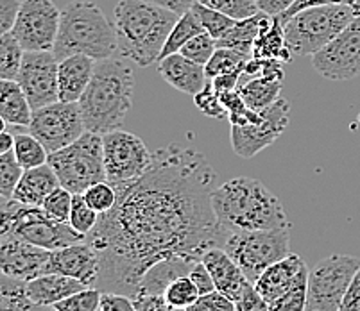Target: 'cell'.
<instances>
[{
  "label": "cell",
  "mask_w": 360,
  "mask_h": 311,
  "mask_svg": "<svg viewBox=\"0 0 360 311\" xmlns=\"http://www.w3.org/2000/svg\"><path fill=\"white\" fill-rule=\"evenodd\" d=\"M215 170L192 147H162L139 179L117 185V202L86 237L99 256L96 288L135 297L150 267L167 260L199 261L222 247L228 231L212 206Z\"/></svg>",
  "instance_id": "cell-1"
},
{
  "label": "cell",
  "mask_w": 360,
  "mask_h": 311,
  "mask_svg": "<svg viewBox=\"0 0 360 311\" xmlns=\"http://www.w3.org/2000/svg\"><path fill=\"white\" fill-rule=\"evenodd\" d=\"M235 304H237V311H271L269 303L255 290V284H251Z\"/></svg>",
  "instance_id": "cell-52"
},
{
  "label": "cell",
  "mask_w": 360,
  "mask_h": 311,
  "mask_svg": "<svg viewBox=\"0 0 360 311\" xmlns=\"http://www.w3.org/2000/svg\"><path fill=\"white\" fill-rule=\"evenodd\" d=\"M339 311H360V270L356 272L352 284L346 290Z\"/></svg>",
  "instance_id": "cell-53"
},
{
  "label": "cell",
  "mask_w": 360,
  "mask_h": 311,
  "mask_svg": "<svg viewBox=\"0 0 360 311\" xmlns=\"http://www.w3.org/2000/svg\"><path fill=\"white\" fill-rule=\"evenodd\" d=\"M20 0H0V34L11 32L18 13H20Z\"/></svg>",
  "instance_id": "cell-50"
},
{
  "label": "cell",
  "mask_w": 360,
  "mask_h": 311,
  "mask_svg": "<svg viewBox=\"0 0 360 311\" xmlns=\"http://www.w3.org/2000/svg\"><path fill=\"white\" fill-rule=\"evenodd\" d=\"M201 261L206 265V268L210 270L212 277H214L215 288H217L221 293H224L226 297H230L231 300H235V303H237V300L244 296L245 290L253 284L250 283L248 277H245L244 270L235 263L233 258H231L222 247L208 249V251L202 254Z\"/></svg>",
  "instance_id": "cell-19"
},
{
  "label": "cell",
  "mask_w": 360,
  "mask_h": 311,
  "mask_svg": "<svg viewBox=\"0 0 360 311\" xmlns=\"http://www.w3.org/2000/svg\"><path fill=\"white\" fill-rule=\"evenodd\" d=\"M24 168L16 159L15 152H6L0 154V195L2 201H9L13 199L16 185L20 181Z\"/></svg>",
  "instance_id": "cell-38"
},
{
  "label": "cell",
  "mask_w": 360,
  "mask_h": 311,
  "mask_svg": "<svg viewBox=\"0 0 360 311\" xmlns=\"http://www.w3.org/2000/svg\"><path fill=\"white\" fill-rule=\"evenodd\" d=\"M188 276H191V279L194 281V284L198 286V290L201 296H208V293H212V291L217 290V288H215L214 277H212L210 270L206 268V265L202 263L201 260H199L198 263L192 267V270Z\"/></svg>",
  "instance_id": "cell-51"
},
{
  "label": "cell",
  "mask_w": 360,
  "mask_h": 311,
  "mask_svg": "<svg viewBox=\"0 0 360 311\" xmlns=\"http://www.w3.org/2000/svg\"><path fill=\"white\" fill-rule=\"evenodd\" d=\"M242 70H244V68H242ZM242 70H237V72H231V74H224V75H219V77H214V79H212V84H214L215 91L221 95V93H224V91L237 90L238 79H240Z\"/></svg>",
  "instance_id": "cell-54"
},
{
  "label": "cell",
  "mask_w": 360,
  "mask_h": 311,
  "mask_svg": "<svg viewBox=\"0 0 360 311\" xmlns=\"http://www.w3.org/2000/svg\"><path fill=\"white\" fill-rule=\"evenodd\" d=\"M158 72L167 84L192 97L208 84L205 65L188 60L181 52L162 58L158 61Z\"/></svg>",
  "instance_id": "cell-20"
},
{
  "label": "cell",
  "mask_w": 360,
  "mask_h": 311,
  "mask_svg": "<svg viewBox=\"0 0 360 311\" xmlns=\"http://www.w3.org/2000/svg\"><path fill=\"white\" fill-rule=\"evenodd\" d=\"M198 261L183 260V258H176V260H167L162 263H156L155 267H150L147 274L143 276L142 283H140L136 296H163L170 283L181 276H188L192 267ZM133 297V299H135Z\"/></svg>",
  "instance_id": "cell-26"
},
{
  "label": "cell",
  "mask_w": 360,
  "mask_h": 311,
  "mask_svg": "<svg viewBox=\"0 0 360 311\" xmlns=\"http://www.w3.org/2000/svg\"><path fill=\"white\" fill-rule=\"evenodd\" d=\"M195 2L208 6L215 11L224 13L235 20H244V18H250L260 11L255 0H195Z\"/></svg>",
  "instance_id": "cell-42"
},
{
  "label": "cell",
  "mask_w": 360,
  "mask_h": 311,
  "mask_svg": "<svg viewBox=\"0 0 360 311\" xmlns=\"http://www.w3.org/2000/svg\"><path fill=\"white\" fill-rule=\"evenodd\" d=\"M84 288L90 286L81 283L79 279L61 276V274H44V276H38L34 279L27 281L29 297L36 304L49 307H54V304L74 296L77 291L84 290Z\"/></svg>",
  "instance_id": "cell-24"
},
{
  "label": "cell",
  "mask_w": 360,
  "mask_h": 311,
  "mask_svg": "<svg viewBox=\"0 0 360 311\" xmlns=\"http://www.w3.org/2000/svg\"><path fill=\"white\" fill-rule=\"evenodd\" d=\"M29 133L44 143L49 154L65 149L86 133L79 102L58 100L34 110L29 124Z\"/></svg>",
  "instance_id": "cell-11"
},
{
  "label": "cell",
  "mask_w": 360,
  "mask_h": 311,
  "mask_svg": "<svg viewBox=\"0 0 360 311\" xmlns=\"http://www.w3.org/2000/svg\"><path fill=\"white\" fill-rule=\"evenodd\" d=\"M202 31H205V29H202L201 22L198 20V16L194 15L192 9L183 13V15L179 16V20L176 22L174 27H172V31H170L169 38H167V44L165 47H163L160 60H162V58H167V55L170 54H178L194 36L201 34Z\"/></svg>",
  "instance_id": "cell-31"
},
{
  "label": "cell",
  "mask_w": 360,
  "mask_h": 311,
  "mask_svg": "<svg viewBox=\"0 0 360 311\" xmlns=\"http://www.w3.org/2000/svg\"><path fill=\"white\" fill-rule=\"evenodd\" d=\"M13 152H15L16 159H18L24 170L36 168V166L49 163V150L31 133L15 134V149H13Z\"/></svg>",
  "instance_id": "cell-32"
},
{
  "label": "cell",
  "mask_w": 360,
  "mask_h": 311,
  "mask_svg": "<svg viewBox=\"0 0 360 311\" xmlns=\"http://www.w3.org/2000/svg\"><path fill=\"white\" fill-rule=\"evenodd\" d=\"M319 6H355V0H296V2H294L283 15L278 16V18L285 24L290 16H294L296 13L309 8H319Z\"/></svg>",
  "instance_id": "cell-47"
},
{
  "label": "cell",
  "mask_w": 360,
  "mask_h": 311,
  "mask_svg": "<svg viewBox=\"0 0 360 311\" xmlns=\"http://www.w3.org/2000/svg\"><path fill=\"white\" fill-rule=\"evenodd\" d=\"M179 16L146 0H119L113 11V27L120 58L139 67H149L158 61Z\"/></svg>",
  "instance_id": "cell-3"
},
{
  "label": "cell",
  "mask_w": 360,
  "mask_h": 311,
  "mask_svg": "<svg viewBox=\"0 0 360 311\" xmlns=\"http://www.w3.org/2000/svg\"><path fill=\"white\" fill-rule=\"evenodd\" d=\"M2 238H20L47 251L86 240L70 224L49 217L41 206H29L15 199L2 201Z\"/></svg>",
  "instance_id": "cell-6"
},
{
  "label": "cell",
  "mask_w": 360,
  "mask_h": 311,
  "mask_svg": "<svg viewBox=\"0 0 360 311\" xmlns=\"http://www.w3.org/2000/svg\"><path fill=\"white\" fill-rule=\"evenodd\" d=\"M96 63V60H91V58L83 54L68 55V58L60 61V68H58L60 100H63V102H79L88 84H90L91 77H94Z\"/></svg>",
  "instance_id": "cell-21"
},
{
  "label": "cell",
  "mask_w": 360,
  "mask_h": 311,
  "mask_svg": "<svg viewBox=\"0 0 360 311\" xmlns=\"http://www.w3.org/2000/svg\"><path fill=\"white\" fill-rule=\"evenodd\" d=\"M296 0H257L258 9L271 16H280L294 4Z\"/></svg>",
  "instance_id": "cell-55"
},
{
  "label": "cell",
  "mask_w": 360,
  "mask_h": 311,
  "mask_svg": "<svg viewBox=\"0 0 360 311\" xmlns=\"http://www.w3.org/2000/svg\"><path fill=\"white\" fill-rule=\"evenodd\" d=\"M103 143L108 183L113 186L135 181L149 168L153 152L136 134L122 129L111 131L103 134Z\"/></svg>",
  "instance_id": "cell-12"
},
{
  "label": "cell",
  "mask_w": 360,
  "mask_h": 311,
  "mask_svg": "<svg viewBox=\"0 0 360 311\" xmlns=\"http://www.w3.org/2000/svg\"><path fill=\"white\" fill-rule=\"evenodd\" d=\"M353 8H355L356 15H360V0H355V6H353Z\"/></svg>",
  "instance_id": "cell-58"
},
{
  "label": "cell",
  "mask_w": 360,
  "mask_h": 311,
  "mask_svg": "<svg viewBox=\"0 0 360 311\" xmlns=\"http://www.w3.org/2000/svg\"><path fill=\"white\" fill-rule=\"evenodd\" d=\"M101 296L103 291L99 288H84L74 296L60 300L54 304L56 311H99L101 310Z\"/></svg>",
  "instance_id": "cell-41"
},
{
  "label": "cell",
  "mask_w": 360,
  "mask_h": 311,
  "mask_svg": "<svg viewBox=\"0 0 360 311\" xmlns=\"http://www.w3.org/2000/svg\"><path fill=\"white\" fill-rule=\"evenodd\" d=\"M49 165L60 178L61 186L74 195L84 193L97 183L108 181L103 136L86 131L68 147L49 154Z\"/></svg>",
  "instance_id": "cell-8"
},
{
  "label": "cell",
  "mask_w": 360,
  "mask_h": 311,
  "mask_svg": "<svg viewBox=\"0 0 360 311\" xmlns=\"http://www.w3.org/2000/svg\"><path fill=\"white\" fill-rule=\"evenodd\" d=\"M99 215L101 213H97L96 209L88 204L83 193H75L74 201H72L70 220H68V224L75 231L83 234V237H88L97 225V222H99Z\"/></svg>",
  "instance_id": "cell-37"
},
{
  "label": "cell",
  "mask_w": 360,
  "mask_h": 311,
  "mask_svg": "<svg viewBox=\"0 0 360 311\" xmlns=\"http://www.w3.org/2000/svg\"><path fill=\"white\" fill-rule=\"evenodd\" d=\"M309 267L300 272L296 283L281 297L269 303L271 311H307L309 306Z\"/></svg>",
  "instance_id": "cell-33"
},
{
  "label": "cell",
  "mask_w": 360,
  "mask_h": 311,
  "mask_svg": "<svg viewBox=\"0 0 360 311\" xmlns=\"http://www.w3.org/2000/svg\"><path fill=\"white\" fill-rule=\"evenodd\" d=\"M250 283H257L271 265L290 254V227L267 231H228L224 245Z\"/></svg>",
  "instance_id": "cell-9"
},
{
  "label": "cell",
  "mask_w": 360,
  "mask_h": 311,
  "mask_svg": "<svg viewBox=\"0 0 360 311\" xmlns=\"http://www.w3.org/2000/svg\"><path fill=\"white\" fill-rule=\"evenodd\" d=\"M255 2H257V0H255Z\"/></svg>",
  "instance_id": "cell-60"
},
{
  "label": "cell",
  "mask_w": 360,
  "mask_h": 311,
  "mask_svg": "<svg viewBox=\"0 0 360 311\" xmlns=\"http://www.w3.org/2000/svg\"><path fill=\"white\" fill-rule=\"evenodd\" d=\"M191 9L194 11V15L198 16V20L201 22L202 29H205L210 36H214L215 40H221L222 36L237 24V20L231 18V16L224 15V13L221 11H215V9L208 8V6L205 4H199V2H194Z\"/></svg>",
  "instance_id": "cell-35"
},
{
  "label": "cell",
  "mask_w": 360,
  "mask_h": 311,
  "mask_svg": "<svg viewBox=\"0 0 360 311\" xmlns=\"http://www.w3.org/2000/svg\"><path fill=\"white\" fill-rule=\"evenodd\" d=\"M58 186H61L60 178L56 176L54 168L45 163L36 168L24 170L13 193V199L29 206H41Z\"/></svg>",
  "instance_id": "cell-23"
},
{
  "label": "cell",
  "mask_w": 360,
  "mask_h": 311,
  "mask_svg": "<svg viewBox=\"0 0 360 311\" xmlns=\"http://www.w3.org/2000/svg\"><path fill=\"white\" fill-rule=\"evenodd\" d=\"M45 274H61L79 279L86 286L96 288L97 276H99V256L86 240L51 251Z\"/></svg>",
  "instance_id": "cell-18"
},
{
  "label": "cell",
  "mask_w": 360,
  "mask_h": 311,
  "mask_svg": "<svg viewBox=\"0 0 360 311\" xmlns=\"http://www.w3.org/2000/svg\"><path fill=\"white\" fill-rule=\"evenodd\" d=\"M305 267L307 263L303 261V258L290 252L289 256H285L283 260L271 265V267L258 277L257 283H255V290H257L267 303H273V300H276L278 297L283 296V293L296 283L300 272Z\"/></svg>",
  "instance_id": "cell-22"
},
{
  "label": "cell",
  "mask_w": 360,
  "mask_h": 311,
  "mask_svg": "<svg viewBox=\"0 0 360 311\" xmlns=\"http://www.w3.org/2000/svg\"><path fill=\"white\" fill-rule=\"evenodd\" d=\"M51 251L32 245L20 238H2L0 245V268L4 276L13 279L31 281L47 272Z\"/></svg>",
  "instance_id": "cell-17"
},
{
  "label": "cell",
  "mask_w": 360,
  "mask_h": 311,
  "mask_svg": "<svg viewBox=\"0 0 360 311\" xmlns=\"http://www.w3.org/2000/svg\"><path fill=\"white\" fill-rule=\"evenodd\" d=\"M312 65L325 79L352 81L360 75V15L330 41L325 48L312 55Z\"/></svg>",
  "instance_id": "cell-15"
},
{
  "label": "cell",
  "mask_w": 360,
  "mask_h": 311,
  "mask_svg": "<svg viewBox=\"0 0 360 311\" xmlns=\"http://www.w3.org/2000/svg\"><path fill=\"white\" fill-rule=\"evenodd\" d=\"M133 90L135 75L126 61H97L94 77L79 99L86 131L103 136L120 129L133 106Z\"/></svg>",
  "instance_id": "cell-4"
},
{
  "label": "cell",
  "mask_w": 360,
  "mask_h": 311,
  "mask_svg": "<svg viewBox=\"0 0 360 311\" xmlns=\"http://www.w3.org/2000/svg\"><path fill=\"white\" fill-rule=\"evenodd\" d=\"M15 149V136L9 131H2L0 134V154L11 152Z\"/></svg>",
  "instance_id": "cell-57"
},
{
  "label": "cell",
  "mask_w": 360,
  "mask_h": 311,
  "mask_svg": "<svg viewBox=\"0 0 360 311\" xmlns=\"http://www.w3.org/2000/svg\"><path fill=\"white\" fill-rule=\"evenodd\" d=\"M217 51V40H215L214 36H210L206 31H202L201 34L194 36L185 47L181 48V54L188 60L195 61L199 65H205L212 60V55L215 54Z\"/></svg>",
  "instance_id": "cell-43"
},
{
  "label": "cell",
  "mask_w": 360,
  "mask_h": 311,
  "mask_svg": "<svg viewBox=\"0 0 360 311\" xmlns=\"http://www.w3.org/2000/svg\"><path fill=\"white\" fill-rule=\"evenodd\" d=\"M186 311H237V304L230 297H226L219 290L212 291L208 296H201L195 304L186 307Z\"/></svg>",
  "instance_id": "cell-46"
},
{
  "label": "cell",
  "mask_w": 360,
  "mask_h": 311,
  "mask_svg": "<svg viewBox=\"0 0 360 311\" xmlns=\"http://www.w3.org/2000/svg\"><path fill=\"white\" fill-rule=\"evenodd\" d=\"M58 68L60 61L52 51H29L24 54L16 81L27 95L32 111L60 100Z\"/></svg>",
  "instance_id": "cell-16"
},
{
  "label": "cell",
  "mask_w": 360,
  "mask_h": 311,
  "mask_svg": "<svg viewBox=\"0 0 360 311\" xmlns=\"http://www.w3.org/2000/svg\"><path fill=\"white\" fill-rule=\"evenodd\" d=\"M52 311H56V310H52Z\"/></svg>",
  "instance_id": "cell-59"
},
{
  "label": "cell",
  "mask_w": 360,
  "mask_h": 311,
  "mask_svg": "<svg viewBox=\"0 0 360 311\" xmlns=\"http://www.w3.org/2000/svg\"><path fill=\"white\" fill-rule=\"evenodd\" d=\"M133 300L136 311H186V307L172 306L165 296H139Z\"/></svg>",
  "instance_id": "cell-49"
},
{
  "label": "cell",
  "mask_w": 360,
  "mask_h": 311,
  "mask_svg": "<svg viewBox=\"0 0 360 311\" xmlns=\"http://www.w3.org/2000/svg\"><path fill=\"white\" fill-rule=\"evenodd\" d=\"M24 47L11 32L0 36V79L16 81L24 61Z\"/></svg>",
  "instance_id": "cell-34"
},
{
  "label": "cell",
  "mask_w": 360,
  "mask_h": 311,
  "mask_svg": "<svg viewBox=\"0 0 360 311\" xmlns=\"http://www.w3.org/2000/svg\"><path fill=\"white\" fill-rule=\"evenodd\" d=\"M292 52L287 47L285 41V24L274 16L269 27H265L255 41L253 58H264V60H280L289 63L292 60Z\"/></svg>",
  "instance_id": "cell-28"
},
{
  "label": "cell",
  "mask_w": 360,
  "mask_h": 311,
  "mask_svg": "<svg viewBox=\"0 0 360 311\" xmlns=\"http://www.w3.org/2000/svg\"><path fill=\"white\" fill-rule=\"evenodd\" d=\"M99 311H101V310H99Z\"/></svg>",
  "instance_id": "cell-61"
},
{
  "label": "cell",
  "mask_w": 360,
  "mask_h": 311,
  "mask_svg": "<svg viewBox=\"0 0 360 311\" xmlns=\"http://www.w3.org/2000/svg\"><path fill=\"white\" fill-rule=\"evenodd\" d=\"M248 61H250V58H245V55L238 54V52L231 51V48L217 47L215 54L212 55V60L206 63V75H208V79H214V77H219V75L242 70Z\"/></svg>",
  "instance_id": "cell-36"
},
{
  "label": "cell",
  "mask_w": 360,
  "mask_h": 311,
  "mask_svg": "<svg viewBox=\"0 0 360 311\" xmlns=\"http://www.w3.org/2000/svg\"><path fill=\"white\" fill-rule=\"evenodd\" d=\"M212 206L226 231L290 227L280 199L255 178H235L212 192Z\"/></svg>",
  "instance_id": "cell-2"
},
{
  "label": "cell",
  "mask_w": 360,
  "mask_h": 311,
  "mask_svg": "<svg viewBox=\"0 0 360 311\" xmlns=\"http://www.w3.org/2000/svg\"><path fill=\"white\" fill-rule=\"evenodd\" d=\"M54 307L40 306L29 297L27 283L4 276L0 279V311H52Z\"/></svg>",
  "instance_id": "cell-29"
},
{
  "label": "cell",
  "mask_w": 360,
  "mask_h": 311,
  "mask_svg": "<svg viewBox=\"0 0 360 311\" xmlns=\"http://www.w3.org/2000/svg\"><path fill=\"white\" fill-rule=\"evenodd\" d=\"M0 119L18 127L31 124L32 107L18 81H0Z\"/></svg>",
  "instance_id": "cell-27"
},
{
  "label": "cell",
  "mask_w": 360,
  "mask_h": 311,
  "mask_svg": "<svg viewBox=\"0 0 360 311\" xmlns=\"http://www.w3.org/2000/svg\"><path fill=\"white\" fill-rule=\"evenodd\" d=\"M356 16L353 6H319L285 22V41L294 55H314L325 48Z\"/></svg>",
  "instance_id": "cell-7"
},
{
  "label": "cell",
  "mask_w": 360,
  "mask_h": 311,
  "mask_svg": "<svg viewBox=\"0 0 360 311\" xmlns=\"http://www.w3.org/2000/svg\"><path fill=\"white\" fill-rule=\"evenodd\" d=\"M360 270V258L332 254L317 261L309 274L307 311H339L345 293Z\"/></svg>",
  "instance_id": "cell-10"
},
{
  "label": "cell",
  "mask_w": 360,
  "mask_h": 311,
  "mask_svg": "<svg viewBox=\"0 0 360 311\" xmlns=\"http://www.w3.org/2000/svg\"><path fill=\"white\" fill-rule=\"evenodd\" d=\"M146 2H150V4L155 6H162V8L170 9V11L178 13V15H183L188 9L192 8L195 0H146Z\"/></svg>",
  "instance_id": "cell-56"
},
{
  "label": "cell",
  "mask_w": 360,
  "mask_h": 311,
  "mask_svg": "<svg viewBox=\"0 0 360 311\" xmlns=\"http://www.w3.org/2000/svg\"><path fill=\"white\" fill-rule=\"evenodd\" d=\"M274 16L267 15L264 11H258L257 15L244 18V20H237V24L222 36L221 40H217V47L231 48V51L238 52V54L245 55V58H253V47L257 38L265 27H269Z\"/></svg>",
  "instance_id": "cell-25"
},
{
  "label": "cell",
  "mask_w": 360,
  "mask_h": 311,
  "mask_svg": "<svg viewBox=\"0 0 360 311\" xmlns=\"http://www.w3.org/2000/svg\"><path fill=\"white\" fill-rule=\"evenodd\" d=\"M88 204L96 209L97 213H106L110 211L117 202V190L111 183L103 181L97 185L90 186L86 192L83 193Z\"/></svg>",
  "instance_id": "cell-44"
},
{
  "label": "cell",
  "mask_w": 360,
  "mask_h": 311,
  "mask_svg": "<svg viewBox=\"0 0 360 311\" xmlns=\"http://www.w3.org/2000/svg\"><path fill=\"white\" fill-rule=\"evenodd\" d=\"M61 11L52 0H24L11 29L18 44L29 51H52L60 32Z\"/></svg>",
  "instance_id": "cell-13"
},
{
  "label": "cell",
  "mask_w": 360,
  "mask_h": 311,
  "mask_svg": "<svg viewBox=\"0 0 360 311\" xmlns=\"http://www.w3.org/2000/svg\"><path fill=\"white\" fill-rule=\"evenodd\" d=\"M281 84L283 81L273 79V77H258V79L248 81L245 84L238 86L237 90L240 91V95L244 97L245 104L253 110H265L269 107L271 104L276 102L280 97Z\"/></svg>",
  "instance_id": "cell-30"
},
{
  "label": "cell",
  "mask_w": 360,
  "mask_h": 311,
  "mask_svg": "<svg viewBox=\"0 0 360 311\" xmlns=\"http://www.w3.org/2000/svg\"><path fill=\"white\" fill-rule=\"evenodd\" d=\"M290 122V102L278 99L262 110L260 122L253 126H231V147L244 159L255 158L258 152L273 145L285 133Z\"/></svg>",
  "instance_id": "cell-14"
},
{
  "label": "cell",
  "mask_w": 360,
  "mask_h": 311,
  "mask_svg": "<svg viewBox=\"0 0 360 311\" xmlns=\"http://www.w3.org/2000/svg\"><path fill=\"white\" fill-rule=\"evenodd\" d=\"M163 296H165V299L169 300L172 306L191 307L192 304L198 303L201 293H199L198 286H195L194 281L191 279V276H181L167 286Z\"/></svg>",
  "instance_id": "cell-39"
},
{
  "label": "cell",
  "mask_w": 360,
  "mask_h": 311,
  "mask_svg": "<svg viewBox=\"0 0 360 311\" xmlns=\"http://www.w3.org/2000/svg\"><path fill=\"white\" fill-rule=\"evenodd\" d=\"M194 102L198 110L202 111L206 117H212V119H224V117H228V110L224 107L221 97H219L212 83L206 84L199 93L194 95Z\"/></svg>",
  "instance_id": "cell-45"
},
{
  "label": "cell",
  "mask_w": 360,
  "mask_h": 311,
  "mask_svg": "<svg viewBox=\"0 0 360 311\" xmlns=\"http://www.w3.org/2000/svg\"><path fill=\"white\" fill-rule=\"evenodd\" d=\"M72 201H74V193H72L70 190L65 188V186H58V188L45 199L41 208H44L45 213H47L49 217L54 218V220L68 224L72 211Z\"/></svg>",
  "instance_id": "cell-40"
},
{
  "label": "cell",
  "mask_w": 360,
  "mask_h": 311,
  "mask_svg": "<svg viewBox=\"0 0 360 311\" xmlns=\"http://www.w3.org/2000/svg\"><path fill=\"white\" fill-rule=\"evenodd\" d=\"M52 52L58 61L75 54L96 61L110 60L117 52L115 27L94 2H70L61 11L60 32Z\"/></svg>",
  "instance_id": "cell-5"
},
{
  "label": "cell",
  "mask_w": 360,
  "mask_h": 311,
  "mask_svg": "<svg viewBox=\"0 0 360 311\" xmlns=\"http://www.w3.org/2000/svg\"><path fill=\"white\" fill-rule=\"evenodd\" d=\"M101 311H136V306L133 297L103 291V296H101Z\"/></svg>",
  "instance_id": "cell-48"
}]
</instances>
